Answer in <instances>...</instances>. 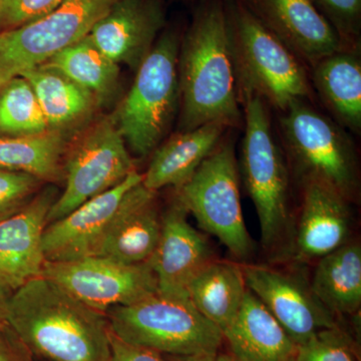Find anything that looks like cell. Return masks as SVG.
I'll use <instances>...</instances> for the list:
<instances>
[{"instance_id":"ac0fdd59","label":"cell","mask_w":361,"mask_h":361,"mask_svg":"<svg viewBox=\"0 0 361 361\" xmlns=\"http://www.w3.org/2000/svg\"><path fill=\"white\" fill-rule=\"evenodd\" d=\"M164 23L165 14L158 0H118L89 37L116 65L125 63L137 70Z\"/></svg>"},{"instance_id":"8d00e7d4","label":"cell","mask_w":361,"mask_h":361,"mask_svg":"<svg viewBox=\"0 0 361 361\" xmlns=\"http://www.w3.org/2000/svg\"><path fill=\"white\" fill-rule=\"evenodd\" d=\"M6 80H2L1 78H0V90H1V87H4V85L6 84Z\"/></svg>"},{"instance_id":"e0dca14e","label":"cell","mask_w":361,"mask_h":361,"mask_svg":"<svg viewBox=\"0 0 361 361\" xmlns=\"http://www.w3.org/2000/svg\"><path fill=\"white\" fill-rule=\"evenodd\" d=\"M302 182V204L289 247L301 262L318 260L348 243L351 227L348 199L318 180Z\"/></svg>"},{"instance_id":"d4e9b609","label":"cell","mask_w":361,"mask_h":361,"mask_svg":"<svg viewBox=\"0 0 361 361\" xmlns=\"http://www.w3.org/2000/svg\"><path fill=\"white\" fill-rule=\"evenodd\" d=\"M20 77L32 85L47 127L52 132L61 134L82 123L99 104L89 90L47 66H37Z\"/></svg>"},{"instance_id":"cb8c5ba5","label":"cell","mask_w":361,"mask_h":361,"mask_svg":"<svg viewBox=\"0 0 361 361\" xmlns=\"http://www.w3.org/2000/svg\"><path fill=\"white\" fill-rule=\"evenodd\" d=\"M313 84L337 120L355 130L361 127V63L356 49L336 52L313 66Z\"/></svg>"},{"instance_id":"ffe728a7","label":"cell","mask_w":361,"mask_h":361,"mask_svg":"<svg viewBox=\"0 0 361 361\" xmlns=\"http://www.w3.org/2000/svg\"><path fill=\"white\" fill-rule=\"evenodd\" d=\"M223 336L231 355L241 361H293L297 350L295 342L248 288Z\"/></svg>"},{"instance_id":"2e32d148","label":"cell","mask_w":361,"mask_h":361,"mask_svg":"<svg viewBox=\"0 0 361 361\" xmlns=\"http://www.w3.org/2000/svg\"><path fill=\"white\" fill-rule=\"evenodd\" d=\"M188 215L178 198L161 214L160 242L149 263L163 295L188 298L190 282L215 259L208 239L190 224Z\"/></svg>"},{"instance_id":"f546056e","label":"cell","mask_w":361,"mask_h":361,"mask_svg":"<svg viewBox=\"0 0 361 361\" xmlns=\"http://www.w3.org/2000/svg\"><path fill=\"white\" fill-rule=\"evenodd\" d=\"M44 184L27 173L0 168V222L25 207Z\"/></svg>"},{"instance_id":"4dcf8cb0","label":"cell","mask_w":361,"mask_h":361,"mask_svg":"<svg viewBox=\"0 0 361 361\" xmlns=\"http://www.w3.org/2000/svg\"><path fill=\"white\" fill-rule=\"evenodd\" d=\"M329 20L343 42L357 47L361 26V0H310Z\"/></svg>"},{"instance_id":"9a60e30c","label":"cell","mask_w":361,"mask_h":361,"mask_svg":"<svg viewBox=\"0 0 361 361\" xmlns=\"http://www.w3.org/2000/svg\"><path fill=\"white\" fill-rule=\"evenodd\" d=\"M252 13L302 63L314 66L349 47L310 0H245Z\"/></svg>"},{"instance_id":"4fadbf2b","label":"cell","mask_w":361,"mask_h":361,"mask_svg":"<svg viewBox=\"0 0 361 361\" xmlns=\"http://www.w3.org/2000/svg\"><path fill=\"white\" fill-rule=\"evenodd\" d=\"M142 182V174L133 171L116 187L85 202L65 217L49 223L42 241L45 260L66 262L97 256L130 191Z\"/></svg>"},{"instance_id":"6da1fadb","label":"cell","mask_w":361,"mask_h":361,"mask_svg":"<svg viewBox=\"0 0 361 361\" xmlns=\"http://www.w3.org/2000/svg\"><path fill=\"white\" fill-rule=\"evenodd\" d=\"M6 323L35 360L106 361L111 330L106 314L39 276L11 292Z\"/></svg>"},{"instance_id":"484cf974","label":"cell","mask_w":361,"mask_h":361,"mask_svg":"<svg viewBox=\"0 0 361 361\" xmlns=\"http://www.w3.org/2000/svg\"><path fill=\"white\" fill-rule=\"evenodd\" d=\"M66 142L61 133L0 137V168L35 176L44 183L63 179Z\"/></svg>"},{"instance_id":"5bb4252c","label":"cell","mask_w":361,"mask_h":361,"mask_svg":"<svg viewBox=\"0 0 361 361\" xmlns=\"http://www.w3.org/2000/svg\"><path fill=\"white\" fill-rule=\"evenodd\" d=\"M58 190L42 188L25 207L0 222V285L13 292L42 276L44 234Z\"/></svg>"},{"instance_id":"3957f363","label":"cell","mask_w":361,"mask_h":361,"mask_svg":"<svg viewBox=\"0 0 361 361\" xmlns=\"http://www.w3.org/2000/svg\"><path fill=\"white\" fill-rule=\"evenodd\" d=\"M245 111L242 142V179L260 226L266 251H289L292 238L289 208V172L283 152L273 133L267 104L252 92L240 96Z\"/></svg>"},{"instance_id":"ba28073f","label":"cell","mask_w":361,"mask_h":361,"mask_svg":"<svg viewBox=\"0 0 361 361\" xmlns=\"http://www.w3.org/2000/svg\"><path fill=\"white\" fill-rule=\"evenodd\" d=\"M282 114L285 147L302 180L329 185L350 201L357 192L358 173L348 135L304 99L292 102Z\"/></svg>"},{"instance_id":"5b68a950","label":"cell","mask_w":361,"mask_h":361,"mask_svg":"<svg viewBox=\"0 0 361 361\" xmlns=\"http://www.w3.org/2000/svg\"><path fill=\"white\" fill-rule=\"evenodd\" d=\"M109 327L121 341L172 357L213 355L224 343L222 330L188 298L156 293L106 311Z\"/></svg>"},{"instance_id":"1f68e13d","label":"cell","mask_w":361,"mask_h":361,"mask_svg":"<svg viewBox=\"0 0 361 361\" xmlns=\"http://www.w3.org/2000/svg\"><path fill=\"white\" fill-rule=\"evenodd\" d=\"M63 0H0V32L42 18Z\"/></svg>"},{"instance_id":"f1b7e54d","label":"cell","mask_w":361,"mask_h":361,"mask_svg":"<svg viewBox=\"0 0 361 361\" xmlns=\"http://www.w3.org/2000/svg\"><path fill=\"white\" fill-rule=\"evenodd\" d=\"M293 361H356L350 338L341 326L322 330L297 345Z\"/></svg>"},{"instance_id":"d6986e66","label":"cell","mask_w":361,"mask_h":361,"mask_svg":"<svg viewBox=\"0 0 361 361\" xmlns=\"http://www.w3.org/2000/svg\"><path fill=\"white\" fill-rule=\"evenodd\" d=\"M156 194L142 184L130 191L97 256L129 265L151 260L161 233V214L157 206Z\"/></svg>"},{"instance_id":"44dd1931","label":"cell","mask_w":361,"mask_h":361,"mask_svg":"<svg viewBox=\"0 0 361 361\" xmlns=\"http://www.w3.org/2000/svg\"><path fill=\"white\" fill-rule=\"evenodd\" d=\"M227 128V123L212 122L171 137L154 151L142 186L156 193L166 187L179 189L217 148Z\"/></svg>"},{"instance_id":"4316f807","label":"cell","mask_w":361,"mask_h":361,"mask_svg":"<svg viewBox=\"0 0 361 361\" xmlns=\"http://www.w3.org/2000/svg\"><path fill=\"white\" fill-rule=\"evenodd\" d=\"M44 66L59 71L75 84L89 90L97 103L115 92L120 68L99 51L89 35L47 61Z\"/></svg>"},{"instance_id":"9c48e42d","label":"cell","mask_w":361,"mask_h":361,"mask_svg":"<svg viewBox=\"0 0 361 361\" xmlns=\"http://www.w3.org/2000/svg\"><path fill=\"white\" fill-rule=\"evenodd\" d=\"M116 1L63 0L42 18L0 32V78L20 77L85 39Z\"/></svg>"},{"instance_id":"836d02e7","label":"cell","mask_w":361,"mask_h":361,"mask_svg":"<svg viewBox=\"0 0 361 361\" xmlns=\"http://www.w3.org/2000/svg\"><path fill=\"white\" fill-rule=\"evenodd\" d=\"M0 361H35V356L7 323L0 329Z\"/></svg>"},{"instance_id":"7c38bea8","label":"cell","mask_w":361,"mask_h":361,"mask_svg":"<svg viewBox=\"0 0 361 361\" xmlns=\"http://www.w3.org/2000/svg\"><path fill=\"white\" fill-rule=\"evenodd\" d=\"M247 288L276 318L297 345L324 329L338 326L300 275L265 265H242Z\"/></svg>"},{"instance_id":"d590c367","label":"cell","mask_w":361,"mask_h":361,"mask_svg":"<svg viewBox=\"0 0 361 361\" xmlns=\"http://www.w3.org/2000/svg\"><path fill=\"white\" fill-rule=\"evenodd\" d=\"M11 292L0 285V329L6 324V305Z\"/></svg>"},{"instance_id":"30bf717a","label":"cell","mask_w":361,"mask_h":361,"mask_svg":"<svg viewBox=\"0 0 361 361\" xmlns=\"http://www.w3.org/2000/svg\"><path fill=\"white\" fill-rule=\"evenodd\" d=\"M135 170L129 149L115 121H99L66 151L63 164L65 190L49 210L47 225L116 187Z\"/></svg>"},{"instance_id":"8fae6325","label":"cell","mask_w":361,"mask_h":361,"mask_svg":"<svg viewBox=\"0 0 361 361\" xmlns=\"http://www.w3.org/2000/svg\"><path fill=\"white\" fill-rule=\"evenodd\" d=\"M42 276L104 314L116 306L129 305L158 293V282L149 261L129 265L102 256L66 262L47 261Z\"/></svg>"},{"instance_id":"d6a6232c","label":"cell","mask_w":361,"mask_h":361,"mask_svg":"<svg viewBox=\"0 0 361 361\" xmlns=\"http://www.w3.org/2000/svg\"><path fill=\"white\" fill-rule=\"evenodd\" d=\"M106 361H173L151 349L121 341L111 332V353Z\"/></svg>"},{"instance_id":"7402d4cb","label":"cell","mask_w":361,"mask_h":361,"mask_svg":"<svg viewBox=\"0 0 361 361\" xmlns=\"http://www.w3.org/2000/svg\"><path fill=\"white\" fill-rule=\"evenodd\" d=\"M246 291L242 265L215 258L192 279L187 294L194 307L223 332L238 313Z\"/></svg>"},{"instance_id":"603a6c76","label":"cell","mask_w":361,"mask_h":361,"mask_svg":"<svg viewBox=\"0 0 361 361\" xmlns=\"http://www.w3.org/2000/svg\"><path fill=\"white\" fill-rule=\"evenodd\" d=\"M311 289L334 316L355 315L361 307V247L348 242L318 259Z\"/></svg>"},{"instance_id":"7a4b0ae2","label":"cell","mask_w":361,"mask_h":361,"mask_svg":"<svg viewBox=\"0 0 361 361\" xmlns=\"http://www.w3.org/2000/svg\"><path fill=\"white\" fill-rule=\"evenodd\" d=\"M180 132L241 118L224 0H208L195 16L178 58Z\"/></svg>"},{"instance_id":"277c9868","label":"cell","mask_w":361,"mask_h":361,"mask_svg":"<svg viewBox=\"0 0 361 361\" xmlns=\"http://www.w3.org/2000/svg\"><path fill=\"white\" fill-rule=\"evenodd\" d=\"M239 97L252 92L284 111L310 96L302 61L268 30L245 0H224Z\"/></svg>"},{"instance_id":"52a82bcc","label":"cell","mask_w":361,"mask_h":361,"mask_svg":"<svg viewBox=\"0 0 361 361\" xmlns=\"http://www.w3.org/2000/svg\"><path fill=\"white\" fill-rule=\"evenodd\" d=\"M177 192V198L201 229L224 244L238 260L253 253L241 198L238 164L231 142L218 145Z\"/></svg>"},{"instance_id":"83f0119b","label":"cell","mask_w":361,"mask_h":361,"mask_svg":"<svg viewBox=\"0 0 361 361\" xmlns=\"http://www.w3.org/2000/svg\"><path fill=\"white\" fill-rule=\"evenodd\" d=\"M49 130L32 85L25 78H11L0 90V137H26Z\"/></svg>"},{"instance_id":"e575fe53","label":"cell","mask_w":361,"mask_h":361,"mask_svg":"<svg viewBox=\"0 0 361 361\" xmlns=\"http://www.w3.org/2000/svg\"><path fill=\"white\" fill-rule=\"evenodd\" d=\"M170 360L173 361H241L237 360L232 355H225V353H221L220 351L213 353V355L187 356V357H172L171 356Z\"/></svg>"},{"instance_id":"8992f818","label":"cell","mask_w":361,"mask_h":361,"mask_svg":"<svg viewBox=\"0 0 361 361\" xmlns=\"http://www.w3.org/2000/svg\"><path fill=\"white\" fill-rule=\"evenodd\" d=\"M179 49L175 32L161 35L137 68L134 84L114 120L128 149L140 158L158 148L177 113Z\"/></svg>"}]
</instances>
